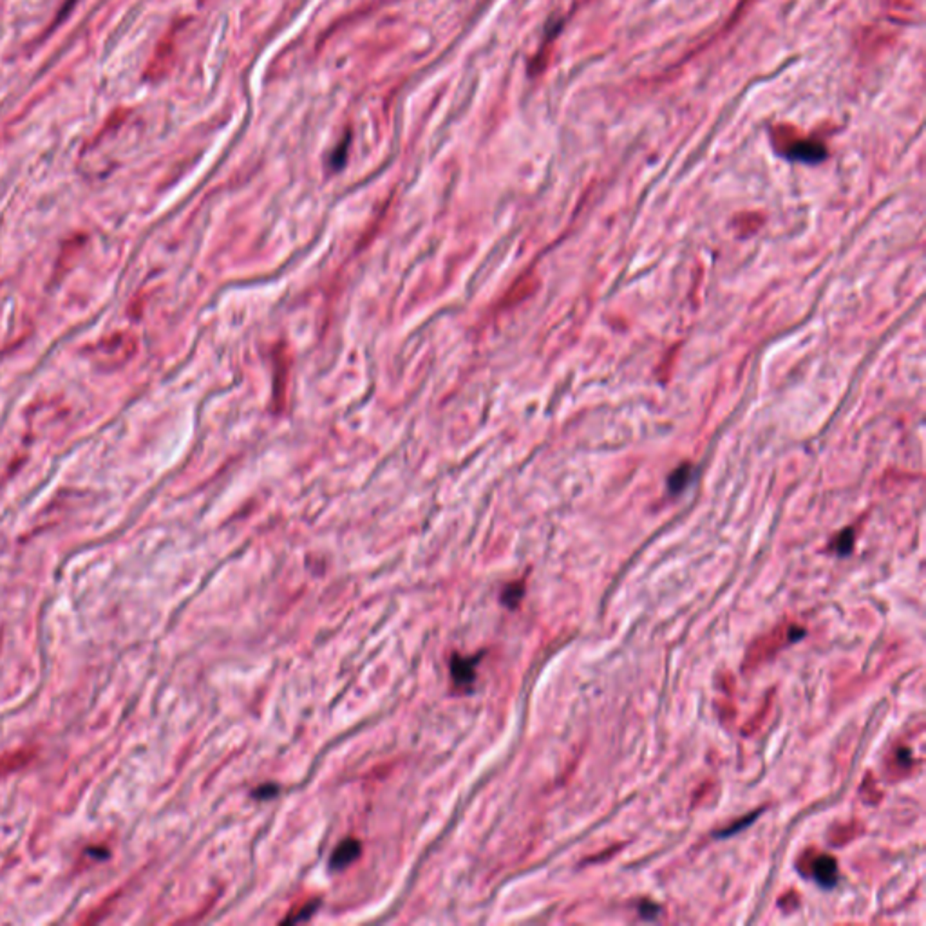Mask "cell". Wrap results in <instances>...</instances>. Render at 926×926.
Returning a JSON list of instances; mask_svg holds the SVG:
<instances>
[{"label":"cell","mask_w":926,"mask_h":926,"mask_svg":"<svg viewBox=\"0 0 926 926\" xmlns=\"http://www.w3.org/2000/svg\"><path fill=\"white\" fill-rule=\"evenodd\" d=\"M760 812H762V811H758V812H756V814H751V816H747V818H744V820H742V821H740V823H738V821H736V823H733V827H731V829H726V830H722V832H718V834H717V836H720V838H724V836H731V834H735V832H736V830H742V829H745V827H747V825H751V823H753V821H754V820H756L758 816H760Z\"/></svg>","instance_id":"10"},{"label":"cell","mask_w":926,"mask_h":926,"mask_svg":"<svg viewBox=\"0 0 926 926\" xmlns=\"http://www.w3.org/2000/svg\"><path fill=\"white\" fill-rule=\"evenodd\" d=\"M689 481H692V467H689V465L678 467L673 475L669 476V481H668L669 491L677 494V492L684 491V488H686V485L689 484Z\"/></svg>","instance_id":"5"},{"label":"cell","mask_w":926,"mask_h":926,"mask_svg":"<svg viewBox=\"0 0 926 926\" xmlns=\"http://www.w3.org/2000/svg\"><path fill=\"white\" fill-rule=\"evenodd\" d=\"M479 657L481 653L476 657H463V655H452L451 659V675L452 680L456 686H465L469 687L470 684L475 682L476 677V664H478Z\"/></svg>","instance_id":"1"},{"label":"cell","mask_w":926,"mask_h":926,"mask_svg":"<svg viewBox=\"0 0 926 926\" xmlns=\"http://www.w3.org/2000/svg\"><path fill=\"white\" fill-rule=\"evenodd\" d=\"M319 904H320V901H313V903L310 901V903L304 904V906H302V909L299 910L297 913H292L290 918L284 919V923H299V921H304V919L311 918Z\"/></svg>","instance_id":"8"},{"label":"cell","mask_w":926,"mask_h":926,"mask_svg":"<svg viewBox=\"0 0 926 926\" xmlns=\"http://www.w3.org/2000/svg\"><path fill=\"white\" fill-rule=\"evenodd\" d=\"M812 878L818 881V885L825 888H832L838 883V865L836 860L830 856H820L812 863Z\"/></svg>","instance_id":"3"},{"label":"cell","mask_w":926,"mask_h":926,"mask_svg":"<svg viewBox=\"0 0 926 926\" xmlns=\"http://www.w3.org/2000/svg\"><path fill=\"white\" fill-rule=\"evenodd\" d=\"M35 756H36V749H31V747H24V749H17L11 751V753L8 754H2V756H0V778L24 769L27 763L35 760Z\"/></svg>","instance_id":"4"},{"label":"cell","mask_w":926,"mask_h":926,"mask_svg":"<svg viewBox=\"0 0 926 926\" xmlns=\"http://www.w3.org/2000/svg\"><path fill=\"white\" fill-rule=\"evenodd\" d=\"M523 594H525L523 583H512V585H509L505 590H503L501 601H503L505 606L516 608L519 604V601L523 599Z\"/></svg>","instance_id":"6"},{"label":"cell","mask_w":926,"mask_h":926,"mask_svg":"<svg viewBox=\"0 0 926 926\" xmlns=\"http://www.w3.org/2000/svg\"><path fill=\"white\" fill-rule=\"evenodd\" d=\"M852 545H854V532H852L851 528H846V530H843L842 534H839L838 541H836V552H838L839 555L851 554Z\"/></svg>","instance_id":"7"},{"label":"cell","mask_w":926,"mask_h":926,"mask_svg":"<svg viewBox=\"0 0 926 926\" xmlns=\"http://www.w3.org/2000/svg\"><path fill=\"white\" fill-rule=\"evenodd\" d=\"M279 793V787L274 784H264L261 785L259 789H255L252 793L253 798H257V800H268V798H274L275 794Z\"/></svg>","instance_id":"11"},{"label":"cell","mask_w":926,"mask_h":926,"mask_svg":"<svg viewBox=\"0 0 926 926\" xmlns=\"http://www.w3.org/2000/svg\"><path fill=\"white\" fill-rule=\"evenodd\" d=\"M75 4H76V0H67V2H66V6H64V9H62V11H60V18H64V17H66V15H67V11H69V9H71V8H73V6H75Z\"/></svg>","instance_id":"12"},{"label":"cell","mask_w":926,"mask_h":926,"mask_svg":"<svg viewBox=\"0 0 926 926\" xmlns=\"http://www.w3.org/2000/svg\"><path fill=\"white\" fill-rule=\"evenodd\" d=\"M639 916L643 919H646V921H655V919L661 916V909H659L655 903H652V901H641V904H639Z\"/></svg>","instance_id":"9"},{"label":"cell","mask_w":926,"mask_h":926,"mask_svg":"<svg viewBox=\"0 0 926 926\" xmlns=\"http://www.w3.org/2000/svg\"><path fill=\"white\" fill-rule=\"evenodd\" d=\"M362 852V845H360L359 839L354 838H346L341 845L333 851L331 860H329V867L333 870H344L346 867H350L357 858Z\"/></svg>","instance_id":"2"}]
</instances>
